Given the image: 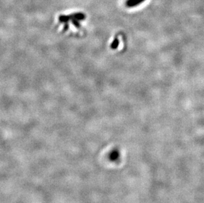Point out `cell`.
<instances>
[{
    "label": "cell",
    "mask_w": 204,
    "mask_h": 203,
    "mask_svg": "<svg viewBox=\"0 0 204 203\" xmlns=\"http://www.w3.org/2000/svg\"><path fill=\"white\" fill-rule=\"evenodd\" d=\"M119 46V40L117 39V38H115L114 41L112 42L111 46H110V48L112 50H115L118 48V46Z\"/></svg>",
    "instance_id": "cell-2"
},
{
    "label": "cell",
    "mask_w": 204,
    "mask_h": 203,
    "mask_svg": "<svg viewBox=\"0 0 204 203\" xmlns=\"http://www.w3.org/2000/svg\"><path fill=\"white\" fill-rule=\"evenodd\" d=\"M85 19V15L82 13H76L71 14L69 15H60L59 17V21L60 23H68L69 21L72 20V23L76 27H80V21Z\"/></svg>",
    "instance_id": "cell-1"
}]
</instances>
